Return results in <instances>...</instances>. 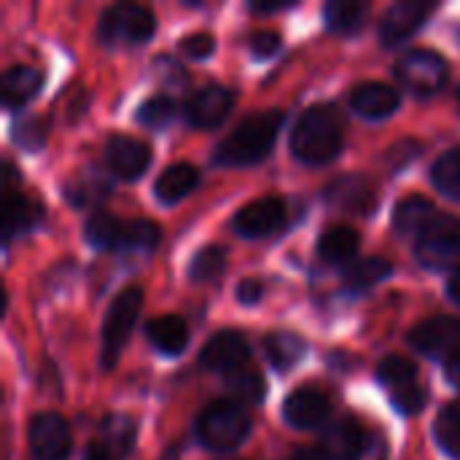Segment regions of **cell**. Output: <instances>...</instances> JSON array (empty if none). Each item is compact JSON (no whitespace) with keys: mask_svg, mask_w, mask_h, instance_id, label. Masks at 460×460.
Listing matches in <instances>:
<instances>
[{"mask_svg":"<svg viewBox=\"0 0 460 460\" xmlns=\"http://www.w3.org/2000/svg\"><path fill=\"white\" fill-rule=\"evenodd\" d=\"M345 121L334 105H313L291 132V151L305 164L332 162L342 148Z\"/></svg>","mask_w":460,"mask_h":460,"instance_id":"cell-1","label":"cell"},{"mask_svg":"<svg viewBox=\"0 0 460 460\" xmlns=\"http://www.w3.org/2000/svg\"><path fill=\"white\" fill-rule=\"evenodd\" d=\"M283 111L272 108V111H261L253 113L248 119H243L237 124V129H232V135H226L221 140V146L216 148L213 159L218 164L226 167H240V164H253L259 159H264L283 127Z\"/></svg>","mask_w":460,"mask_h":460,"instance_id":"cell-2","label":"cell"},{"mask_svg":"<svg viewBox=\"0 0 460 460\" xmlns=\"http://www.w3.org/2000/svg\"><path fill=\"white\" fill-rule=\"evenodd\" d=\"M248 431H251V420L237 402H213L197 418L199 442L216 453L240 447Z\"/></svg>","mask_w":460,"mask_h":460,"instance_id":"cell-3","label":"cell"},{"mask_svg":"<svg viewBox=\"0 0 460 460\" xmlns=\"http://www.w3.org/2000/svg\"><path fill=\"white\" fill-rule=\"evenodd\" d=\"M140 307H143V291L137 286L124 288L111 302V310L102 323V367L105 369L116 367V361L124 350V342L129 340L132 326L140 315Z\"/></svg>","mask_w":460,"mask_h":460,"instance_id":"cell-4","label":"cell"},{"mask_svg":"<svg viewBox=\"0 0 460 460\" xmlns=\"http://www.w3.org/2000/svg\"><path fill=\"white\" fill-rule=\"evenodd\" d=\"M156 30L154 13L137 3L111 5L100 19V35L108 43H140Z\"/></svg>","mask_w":460,"mask_h":460,"instance_id":"cell-5","label":"cell"},{"mask_svg":"<svg viewBox=\"0 0 460 460\" xmlns=\"http://www.w3.org/2000/svg\"><path fill=\"white\" fill-rule=\"evenodd\" d=\"M415 253L420 264L434 270L460 264V221L439 213L437 221L418 237Z\"/></svg>","mask_w":460,"mask_h":460,"instance_id":"cell-6","label":"cell"},{"mask_svg":"<svg viewBox=\"0 0 460 460\" xmlns=\"http://www.w3.org/2000/svg\"><path fill=\"white\" fill-rule=\"evenodd\" d=\"M396 75L399 81L412 89L415 94H437L445 81H447V65L437 51H426V49H415L410 54H404L396 65Z\"/></svg>","mask_w":460,"mask_h":460,"instance_id":"cell-7","label":"cell"},{"mask_svg":"<svg viewBox=\"0 0 460 460\" xmlns=\"http://www.w3.org/2000/svg\"><path fill=\"white\" fill-rule=\"evenodd\" d=\"M30 447L38 460H65L73 447L67 423L54 412L38 415L30 423Z\"/></svg>","mask_w":460,"mask_h":460,"instance_id":"cell-8","label":"cell"},{"mask_svg":"<svg viewBox=\"0 0 460 460\" xmlns=\"http://www.w3.org/2000/svg\"><path fill=\"white\" fill-rule=\"evenodd\" d=\"M410 345L418 348L426 356H445L460 350V318L453 315H437L423 323H418L410 332Z\"/></svg>","mask_w":460,"mask_h":460,"instance_id":"cell-9","label":"cell"},{"mask_svg":"<svg viewBox=\"0 0 460 460\" xmlns=\"http://www.w3.org/2000/svg\"><path fill=\"white\" fill-rule=\"evenodd\" d=\"M234 105V92L221 84H208L194 92L186 102V119L197 129H210L226 119Z\"/></svg>","mask_w":460,"mask_h":460,"instance_id":"cell-10","label":"cell"},{"mask_svg":"<svg viewBox=\"0 0 460 460\" xmlns=\"http://www.w3.org/2000/svg\"><path fill=\"white\" fill-rule=\"evenodd\" d=\"M135 445V423L127 415H111L102 420L86 460H127Z\"/></svg>","mask_w":460,"mask_h":460,"instance_id":"cell-11","label":"cell"},{"mask_svg":"<svg viewBox=\"0 0 460 460\" xmlns=\"http://www.w3.org/2000/svg\"><path fill=\"white\" fill-rule=\"evenodd\" d=\"M431 11H434V5L423 3V0H399V3H394L385 11L383 22H380V40L385 46H396V43L407 40L423 24V19Z\"/></svg>","mask_w":460,"mask_h":460,"instance_id":"cell-12","label":"cell"},{"mask_svg":"<svg viewBox=\"0 0 460 460\" xmlns=\"http://www.w3.org/2000/svg\"><path fill=\"white\" fill-rule=\"evenodd\" d=\"M283 221H286V205L278 197H264L237 210L234 229L243 237H267L275 229H280Z\"/></svg>","mask_w":460,"mask_h":460,"instance_id":"cell-13","label":"cell"},{"mask_svg":"<svg viewBox=\"0 0 460 460\" xmlns=\"http://www.w3.org/2000/svg\"><path fill=\"white\" fill-rule=\"evenodd\" d=\"M323 194H326V202L332 208L345 210V213H369L377 202L372 181L367 175H358V172L332 181Z\"/></svg>","mask_w":460,"mask_h":460,"instance_id":"cell-14","label":"cell"},{"mask_svg":"<svg viewBox=\"0 0 460 460\" xmlns=\"http://www.w3.org/2000/svg\"><path fill=\"white\" fill-rule=\"evenodd\" d=\"M248 358V342L237 332H218L208 340V345L199 353V364L208 372H237L243 369V361Z\"/></svg>","mask_w":460,"mask_h":460,"instance_id":"cell-15","label":"cell"},{"mask_svg":"<svg viewBox=\"0 0 460 460\" xmlns=\"http://www.w3.org/2000/svg\"><path fill=\"white\" fill-rule=\"evenodd\" d=\"M105 162L119 178H140L151 162V151L137 137L113 135L105 146Z\"/></svg>","mask_w":460,"mask_h":460,"instance_id":"cell-16","label":"cell"},{"mask_svg":"<svg viewBox=\"0 0 460 460\" xmlns=\"http://www.w3.org/2000/svg\"><path fill=\"white\" fill-rule=\"evenodd\" d=\"M364 450V429L353 418H342L329 426L321 437V458L323 460H356Z\"/></svg>","mask_w":460,"mask_h":460,"instance_id":"cell-17","label":"cell"},{"mask_svg":"<svg viewBox=\"0 0 460 460\" xmlns=\"http://www.w3.org/2000/svg\"><path fill=\"white\" fill-rule=\"evenodd\" d=\"M329 399L315 388H299L286 399L283 415L294 429H318L329 418Z\"/></svg>","mask_w":460,"mask_h":460,"instance_id":"cell-18","label":"cell"},{"mask_svg":"<svg viewBox=\"0 0 460 460\" xmlns=\"http://www.w3.org/2000/svg\"><path fill=\"white\" fill-rule=\"evenodd\" d=\"M350 105L356 108V113H361L367 119H385L399 108V92L388 84L369 81V84H361L353 89Z\"/></svg>","mask_w":460,"mask_h":460,"instance_id":"cell-19","label":"cell"},{"mask_svg":"<svg viewBox=\"0 0 460 460\" xmlns=\"http://www.w3.org/2000/svg\"><path fill=\"white\" fill-rule=\"evenodd\" d=\"M437 208L426 197H407L396 205L394 226L402 237H420L437 221Z\"/></svg>","mask_w":460,"mask_h":460,"instance_id":"cell-20","label":"cell"},{"mask_svg":"<svg viewBox=\"0 0 460 460\" xmlns=\"http://www.w3.org/2000/svg\"><path fill=\"white\" fill-rule=\"evenodd\" d=\"M146 334H148L151 345L156 350L167 353V356H178L189 345V329H186V323L178 315H159V318H154L148 323Z\"/></svg>","mask_w":460,"mask_h":460,"instance_id":"cell-21","label":"cell"},{"mask_svg":"<svg viewBox=\"0 0 460 460\" xmlns=\"http://www.w3.org/2000/svg\"><path fill=\"white\" fill-rule=\"evenodd\" d=\"M40 70L27 67V65H16L11 70H5L3 75V105L5 108H16L24 105L27 100H32L40 89Z\"/></svg>","mask_w":460,"mask_h":460,"instance_id":"cell-22","label":"cell"},{"mask_svg":"<svg viewBox=\"0 0 460 460\" xmlns=\"http://www.w3.org/2000/svg\"><path fill=\"white\" fill-rule=\"evenodd\" d=\"M197 183H199L197 167H191L189 162H178V164L164 167V172L156 178L154 191H156V197H159L162 202H178V199H183Z\"/></svg>","mask_w":460,"mask_h":460,"instance_id":"cell-23","label":"cell"},{"mask_svg":"<svg viewBox=\"0 0 460 460\" xmlns=\"http://www.w3.org/2000/svg\"><path fill=\"white\" fill-rule=\"evenodd\" d=\"M358 251V234L350 226H332L318 240V256L326 264H342Z\"/></svg>","mask_w":460,"mask_h":460,"instance_id":"cell-24","label":"cell"},{"mask_svg":"<svg viewBox=\"0 0 460 460\" xmlns=\"http://www.w3.org/2000/svg\"><path fill=\"white\" fill-rule=\"evenodd\" d=\"M3 216H5L3 234H5V237H13V234H19V232H27L30 226H35V224L40 221V208H38V202H32L30 197L16 194V191H8Z\"/></svg>","mask_w":460,"mask_h":460,"instance_id":"cell-25","label":"cell"},{"mask_svg":"<svg viewBox=\"0 0 460 460\" xmlns=\"http://www.w3.org/2000/svg\"><path fill=\"white\" fill-rule=\"evenodd\" d=\"M264 350L278 372H288L305 356V340L291 332H272L264 340Z\"/></svg>","mask_w":460,"mask_h":460,"instance_id":"cell-26","label":"cell"},{"mask_svg":"<svg viewBox=\"0 0 460 460\" xmlns=\"http://www.w3.org/2000/svg\"><path fill=\"white\" fill-rule=\"evenodd\" d=\"M394 272V264L383 256H372V259H364L358 264H353L345 275V286L353 288V291H367L372 286H377L380 280H385L388 275Z\"/></svg>","mask_w":460,"mask_h":460,"instance_id":"cell-27","label":"cell"},{"mask_svg":"<svg viewBox=\"0 0 460 460\" xmlns=\"http://www.w3.org/2000/svg\"><path fill=\"white\" fill-rule=\"evenodd\" d=\"M108 189H111V186L102 181V175H100V172H94V170H89V172L75 175V178L65 186V197H67L73 205L86 208V205L100 202V199L108 194Z\"/></svg>","mask_w":460,"mask_h":460,"instance_id":"cell-28","label":"cell"},{"mask_svg":"<svg viewBox=\"0 0 460 460\" xmlns=\"http://www.w3.org/2000/svg\"><path fill=\"white\" fill-rule=\"evenodd\" d=\"M84 234L86 240L94 245V248H116L121 245V234H124V224L111 216V213H94L89 216L86 226H84Z\"/></svg>","mask_w":460,"mask_h":460,"instance_id":"cell-29","label":"cell"},{"mask_svg":"<svg viewBox=\"0 0 460 460\" xmlns=\"http://www.w3.org/2000/svg\"><path fill=\"white\" fill-rule=\"evenodd\" d=\"M229 394L237 399V404H259L264 399V377L253 369H237L226 377Z\"/></svg>","mask_w":460,"mask_h":460,"instance_id":"cell-30","label":"cell"},{"mask_svg":"<svg viewBox=\"0 0 460 460\" xmlns=\"http://www.w3.org/2000/svg\"><path fill=\"white\" fill-rule=\"evenodd\" d=\"M367 11L369 8L364 3H356V0H332L326 5V24L334 32H350L364 22Z\"/></svg>","mask_w":460,"mask_h":460,"instance_id":"cell-31","label":"cell"},{"mask_svg":"<svg viewBox=\"0 0 460 460\" xmlns=\"http://www.w3.org/2000/svg\"><path fill=\"white\" fill-rule=\"evenodd\" d=\"M431 178L437 183V189L447 197L460 199V148L445 151L431 170Z\"/></svg>","mask_w":460,"mask_h":460,"instance_id":"cell-32","label":"cell"},{"mask_svg":"<svg viewBox=\"0 0 460 460\" xmlns=\"http://www.w3.org/2000/svg\"><path fill=\"white\" fill-rule=\"evenodd\" d=\"M437 442L453 458H460V404H447L437 418Z\"/></svg>","mask_w":460,"mask_h":460,"instance_id":"cell-33","label":"cell"},{"mask_svg":"<svg viewBox=\"0 0 460 460\" xmlns=\"http://www.w3.org/2000/svg\"><path fill=\"white\" fill-rule=\"evenodd\" d=\"M415 375H418L415 364H412L410 358H404V356H388V358H383L380 367H377L380 383H385V385H391V388H396V391L404 388V385H412Z\"/></svg>","mask_w":460,"mask_h":460,"instance_id":"cell-34","label":"cell"},{"mask_svg":"<svg viewBox=\"0 0 460 460\" xmlns=\"http://www.w3.org/2000/svg\"><path fill=\"white\" fill-rule=\"evenodd\" d=\"M159 226L151 224V221H132V224H124V234H121V248H129V251H154L159 245Z\"/></svg>","mask_w":460,"mask_h":460,"instance_id":"cell-35","label":"cell"},{"mask_svg":"<svg viewBox=\"0 0 460 460\" xmlns=\"http://www.w3.org/2000/svg\"><path fill=\"white\" fill-rule=\"evenodd\" d=\"M221 270H224V251L216 248V245H210V248H202V251L194 256V261H191V267H189V278H191L194 283H208V280L218 278Z\"/></svg>","mask_w":460,"mask_h":460,"instance_id":"cell-36","label":"cell"},{"mask_svg":"<svg viewBox=\"0 0 460 460\" xmlns=\"http://www.w3.org/2000/svg\"><path fill=\"white\" fill-rule=\"evenodd\" d=\"M175 116V102L170 97H154V100H146L137 111V121L148 129H162L172 121Z\"/></svg>","mask_w":460,"mask_h":460,"instance_id":"cell-37","label":"cell"},{"mask_svg":"<svg viewBox=\"0 0 460 460\" xmlns=\"http://www.w3.org/2000/svg\"><path fill=\"white\" fill-rule=\"evenodd\" d=\"M43 140H46V124L40 119H24V121L13 124V143L16 146L35 151L43 146Z\"/></svg>","mask_w":460,"mask_h":460,"instance_id":"cell-38","label":"cell"},{"mask_svg":"<svg viewBox=\"0 0 460 460\" xmlns=\"http://www.w3.org/2000/svg\"><path fill=\"white\" fill-rule=\"evenodd\" d=\"M426 404V394L418 385H404L394 394V407L402 415H418Z\"/></svg>","mask_w":460,"mask_h":460,"instance_id":"cell-39","label":"cell"},{"mask_svg":"<svg viewBox=\"0 0 460 460\" xmlns=\"http://www.w3.org/2000/svg\"><path fill=\"white\" fill-rule=\"evenodd\" d=\"M181 49H183L189 57L202 59V57H210V54H213V49H216V38H213L210 32H194V35H186V38H183Z\"/></svg>","mask_w":460,"mask_h":460,"instance_id":"cell-40","label":"cell"},{"mask_svg":"<svg viewBox=\"0 0 460 460\" xmlns=\"http://www.w3.org/2000/svg\"><path fill=\"white\" fill-rule=\"evenodd\" d=\"M251 49L256 57H272L280 49V35L272 30H261L251 38Z\"/></svg>","mask_w":460,"mask_h":460,"instance_id":"cell-41","label":"cell"},{"mask_svg":"<svg viewBox=\"0 0 460 460\" xmlns=\"http://www.w3.org/2000/svg\"><path fill=\"white\" fill-rule=\"evenodd\" d=\"M261 296H264V286H261V280H256V278H245V280L237 286V299H240L243 305H256Z\"/></svg>","mask_w":460,"mask_h":460,"instance_id":"cell-42","label":"cell"},{"mask_svg":"<svg viewBox=\"0 0 460 460\" xmlns=\"http://www.w3.org/2000/svg\"><path fill=\"white\" fill-rule=\"evenodd\" d=\"M445 377H447L456 388H460V350L447 358V364H445Z\"/></svg>","mask_w":460,"mask_h":460,"instance_id":"cell-43","label":"cell"},{"mask_svg":"<svg viewBox=\"0 0 460 460\" xmlns=\"http://www.w3.org/2000/svg\"><path fill=\"white\" fill-rule=\"evenodd\" d=\"M447 294H450V299L460 305V270L458 272H453V278L447 280Z\"/></svg>","mask_w":460,"mask_h":460,"instance_id":"cell-44","label":"cell"},{"mask_svg":"<svg viewBox=\"0 0 460 460\" xmlns=\"http://www.w3.org/2000/svg\"><path fill=\"white\" fill-rule=\"evenodd\" d=\"M286 5H291V3H253L251 8H253V11H261V13H270V11H280V8H286Z\"/></svg>","mask_w":460,"mask_h":460,"instance_id":"cell-45","label":"cell"},{"mask_svg":"<svg viewBox=\"0 0 460 460\" xmlns=\"http://www.w3.org/2000/svg\"><path fill=\"white\" fill-rule=\"evenodd\" d=\"M458 97H460V94H458Z\"/></svg>","mask_w":460,"mask_h":460,"instance_id":"cell-46","label":"cell"}]
</instances>
